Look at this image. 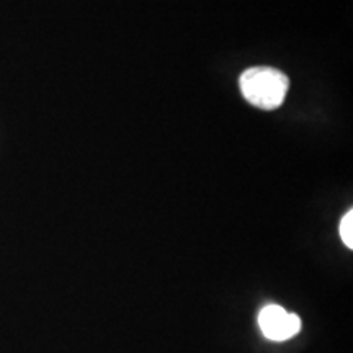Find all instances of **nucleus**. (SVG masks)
<instances>
[{
  "label": "nucleus",
  "instance_id": "f257e3e1",
  "mask_svg": "<svg viewBox=\"0 0 353 353\" xmlns=\"http://www.w3.org/2000/svg\"><path fill=\"white\" fill-rule=\"evenodd\" d=\"M244 99L254 107L276 110L281 107L288 94L290 79L281 70L273 68H250L239 79Z\"/></svg>",
  "mask_w": 353,
  "mask_h": 353
},
{
  "label": "nucleus",
  "instance_id": "f03ea898",
  "mask_svg": "<svg viewBox=\"0 0 353 353\" xmlns=\"http://www.w3.org/2000/svg\"><path fill=\"white\" fill-rule=\"evenodd\" d=\"M259 325L263 335L270 341L281 342L294 337L301 330V321L296 314L286 312L283 307L265 306L259 314Z\"/></svg>",
  "mask_w": 353,
  "mask_h": 353
},
{
  "label": "nucleus",
  "instance_id": "7ed1b4c3",
  "mask_svg": "<svg viewBox=\"0 0 353 353\" xmlns=\"http://www.w3.org/2000/svg\"><path fill=\"white\" fill-rule=\"evenodd\" d=\"M341 237L348 249H353V211L350 210L342 218L341 223Z\"/></svg>",
  "mask_w": 353,
  "mask_h": 353
}]
</instances>
